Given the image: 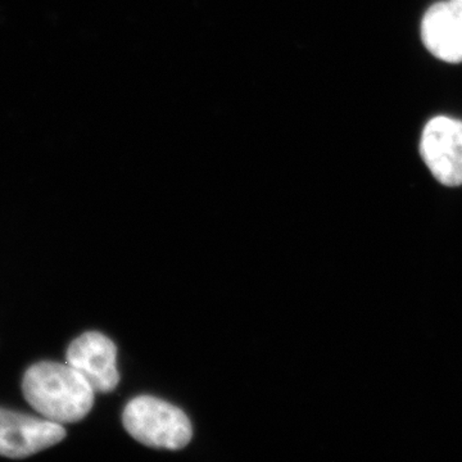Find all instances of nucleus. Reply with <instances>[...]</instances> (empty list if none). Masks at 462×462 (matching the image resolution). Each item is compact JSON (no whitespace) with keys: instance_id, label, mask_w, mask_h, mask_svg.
<instances>
[{"instance_id":"nucleus-1","label":"nucleus","mask_w":462,"mask_h":462,"mask_svg":"<svg viewBox=\"0 0 462 462\" xmlns=\"http://www.w3.org/2000/svg\"><path fill=\"white\" fill-rule=\"evenodd\" d=\"M23 392L32 409L58 424L83 420L93 409L96 393L74 367L51 361L27 369Z\"/></svg>"},{"instance_id":"nucleus-2","label":"nucleus","mask_w":462,"mask_h":462,"mask_svg":"<svg viewBox=\"0 0 462 462\" xmlns=\"http://www.w3.org/2000/svg\"><path fill=\"white\" fill-rule=\"evenodd\" d=\"M124 427L142 445L181 449L190 442L193 428L179 407L151 396L134 398L125 407Z\"/></svg>"},{"instance_id":"nucleus-3","label":"nucleus","mask_w":462,"mask_h":462,"mask_svg":"<svg viewBox=\"0 0 462 462\" xmlns=\"http://www.w3.org/2000/svg\"><path fill=\"white\" fill-rule=\"evenodd\" d=\"M420 154L440 184L462 185V121L446 116L431 118L422 132Z\"/></svg>"},{"instance_id":"nucleus-4","label":"nucleus","mask_w":462,"mask_h":462,"mask_svg":"<svg viewBox=\"0 0 462 462\" xmlns=\"http://www.w3.org/2000/svg\"><path fill=\"white\" fill-rule=\"evenodd\" d=\"M62 424L0 407V456L25 458L62 442Z\"/></svg>"},{"instance_id":"nucleus-5","label":"nucleus","mask_w":462,"mask_h":462,"mask_svg":"<svg viewBox=\"0 0 462 462\" xmlns=\"http://www.w3.org/2000/svg\"><path fill=\"white\" fill-rule=\"evenodd\" d=\"M66 360L97 393H109L120 382L117 348L108 337L98 331H88L76 338L67 349Z\"/></svg>"},{"instance_id":"nucleus-6","label":"nucleus","mask_w":462,"mask_h":462,"mask_svg":"<svg viewBox=\"0 0 462 462\" xmlns=\"http://www.w3.org/2000/svg\"><path fill=\"white\" fill-rule=\"evenodd\" d=\"M425 48L447 63L462 62V0H445L431 5L421 21Z\"/></svg>"}]
</instances>
